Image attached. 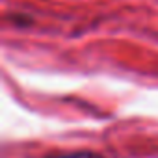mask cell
I'll return each mask as SVG.
<instances>
[{
  "label": "cell",
  "instance_id": "1",
  "mask_svg": "<svg viewBox=\"0 0 158 158\" xmlns=\"http://www.w3.org/2000/svg\"><path fill=\"white\" fill-rule=\"evenodd\" d=\"M43 158H102V156L93 151H63L56 154H47Z\"/></svg>",
  "mask_w": 158,
  "mask_h": 158
}]
</instances>
